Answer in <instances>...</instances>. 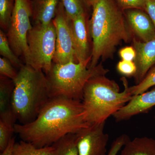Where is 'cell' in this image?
<instances>
[{
  "label": "cell",
  "instance_id": "83f0119b",
  "mask_svg": "<svg viewBox=\"0 0 155 155\" xmlns=\"http://www.w3.org/2000/svg\"><path fill=\"white\" fill-rule=\"evenodd\" d=\"M119 55L123 61H134L136 56L135 49L132 46H126L119 51Z\"/></svg>",
  "mask_w": 155,
  "mask_h": 155
},
{
  "label": "cell",
  "instance_id": "7402d4cb",
  "mask_svg": "<svg viewBox=\"0 0 155 155\" xmlns=\"http://www.w3.org/2000/svg\"><path fill=\"white\" fill-rule=\"evenodd\" d=\"M153 86H155V66L150 69L139 83L129 87V91L131 95H137L147 91Z\"/></svg>",
  "mask_w": 155,
  "mask_h": 155
},
{
  "label": "cell",
  "instance_id": "7c38bea8",
  "mask_svg": "<svg viewBox=\"0 0 155 155\" xmlns=\"http://www.w3.org/2000/svg\"><path fill=\"white\" fill-rule=\"evenodd\" d=\"M132 43L136 53L134 62L136 66L137 71L134 77L136 84H137L155 66V38L143 42L134 36Z\"/></svg>",
  "mask_w": 155,
  "mask_h": 155
},
{
  "label": "cell",
  "instance_id": "1f68e13d",
  "mask_svg": "<svg viewBox=\"0 0 155 155\" xmlns=\"http://www.w3.org/2000/svg\"></svg>",
  "mask_w": 155,
  "mask_h": 155
},
{
  "label": "cell",
  "instance_id": "d4e9b609",
  "mask_svg": "<svg viewBox=\"0 0 155 155\" xmlns=\"http://www.w3.org/2000/svg\"><path fill=\"white\" fill-rule=\"evenodd\" d=\"M116 69L119 73L126 77H134L137 71L136 66L134 61L122 60L117 64Z\"/></svg>",
  "mask_w": 155,
  "mask_h": 155
},
{
  "label": "cell",
  "instance_id": "4316f807",
  "mask_svg": "<svg viewBox=\"0 0 155 155\" xmlns=\"http://www.w3.org/2000/svg\"><path fill=\"white\" fill-rule=\"evenodd\" d=\"M123 11L129 9H139L145 11L146 0H116Z\"/></svg>",
  "mask_w": 155,
  "mask_h": 155
},
{
  "label": "cell",
  "instance_id": "3957f363",
  "mask_svg": "<svg viewBox=\"0 0 155 155\" xmlns=\"http://www.w3.org/2000/svg\"><path fill=\"white\" fill-rule=\"evenodd\" d=\"M121 80L124 86L122 91L118 84L106 75L94 76L87 82L81 102L84 119L90 125L106 122L132 98L127 79L123 76Z\"/></svg>",
  "mask_w": 155,
  "mask_h": 155
},
{
  "label": "cell",
  "instance_id": "4fadbf2b",
  "mask_svg": "<svg viewBox=\"0 0 155 155\" xmlns=\"http://www.w3.org/2000/svg\"><path fill=\"white\" fill-rule=\"evenodd\" d=\"M155 106V88L133 96L130 101L113 116L116 122L125 121L136 115L147 113Z\"/></svg>",
  "mask_w": 155,
  "mask_h": 155
},
{
  "label": "cell",
  "instance_id": "30bf717a",
  "mask_svg": "<svg viewBox=\"0 0 155 155\" xmlns=\"http://www.w3.org/2000/svg\"><path fill=\"white\" fill-rule=\"evenodd\" d=\"M87 14H81L70 19V27L78 62L90 61L91 58L92 41Z\"/></svg>",
  "mask_w": 155,
  "mask_h": 155
},
{
  "label": "cell",
  "instance_id": "5bb4252c",
  "mask_svg": "<svg viewBox=\"0 0 155 155\" xmlns=\"http://www.w3.org/2000/svg\"><path fill=\"white\" fill-rule=\"evenodd\" d=\"M14 81L0 75V120L15 125L17 119L12 108Z\"/></svg>",
  "mask_w": 155,
  "mask_h": 155
},
{
  "label": "cell",
  "instance_id": "9c48e42d",
  "mask_svg": "<svg viewBox=\"0 0 155 155\" xmlns=\"http://www.w3.org/2000/svg\"><path fill=\"white\" fill-rule=\"evenodd\" d=\"M105 123L91 125L77 134L78 155H107L109 137L104 131Z\"/></svg>",
  "mask_w": 155,
  "mask_h": 155
},
{
  "label": "cell",
  "instance_id": "4dcf8cb0",
  "mask_svg": "<svg viewBox=\"0 0 155 155\" xmlns=\"http://www.w3.org/2000/svg\"><path fill=\"white\" fill-rule=\"evenodd\" d=\"M87 1H88L89 4L90 6L92 7L98 0H87Z\"/></svg>",
  "mask_w": 155,
  "mask_h": 155
},
{
  "label": "cell",
  "instance_id": "e0dca14e",
  "mask_svg": "<svg viewBox=\"0 0 155 155\" xmlns=\"http://www.w3.org/2000/svg\"><path fill=\"white\" fill-rule=\"evenodd\" d=\"M51 146L53 149L50 155H79L77 134L64 136Z\"/></svg>",
  "mask_w": 155,
  "mask_h": 155
},
{
  "label": "cell",
  "instance_id": "ffe728a7",
  "mask_svg": "<svg viewBox=\"0 0 155 155\" xmlns=\"http://www.w3.org/2000/svg\"><path fill=\"white\" fill-rule=\"evenodd\" d=\"M69 19L81 14H87V8L91 6L87 0H60Z\"/></svg>",
  "mask_w": 155,
  "mask_h": 155
},
{
  "label": "cell",
  "instance_id": "603a6c76",
  "mask_svg": "<svg viewBox=\"0 0 155 155\" xmlns=\"http://www.w3.org/2000/svg\"><path fill=\"white\" fill-rule=\"evenodd\" d=\"M14 125L8 122L0 120V151L2 152L8 146L13 138Z\"/></svg>",
  "mask_w": 155,
  "mask_h": 155
},
{
  "label": "cell",
  "instance_id": "7a4b0ae2",
  "mask_svg": "<svg viewBox=\"0 0 155 155\" xmlns=\"http://www.w3.org/2000/svg\"><path fill=\"white\" fill-rule=\"evenodd\" d=\"M92 7L89 21L92 41L89 68L96 67L101 59L113 58L116 47L122 41H132L134 37L124 11L116 0H98Z\"/></svg>",
  "mask_w": 155,
  "mask_h": 155
},
{
  "label": "cell",
  "instance_id": "484cf974",
  "mask_svg": "<svg viewBox=\"0 0 155 155\" xmlns=\"http://www.w3.org/2000/svg\"><path fill=\"white\" fill-rule=\"evenodd\" d=\"M128 136L126 134H122L117 137L111 144L110 148L107 155H117L119 151L130 140Z\"/></svg>",
  "mask_w": 155,
  "mask_h": 155
},
{
  "label": "cell",
  "instance_id": "277c9868",
  "mask_svg": "<svg viewBox=\"0 0 155 155\" xmlns=\"http://www.w3.org/2000/svg\"><path fill=\"white\" fill-rule=\"evenodd\" d=\"M12 108L20 124L32 122L50 98L46 76L41 70L24 64L14 80Z\"/></svg>",
  "mask_w": 155,
  "mask_h": 155
},
{
  "label": "cell",
  "instance_id": "cb8c5ba5",
  "mask_svg": "<svg viewBox=\"0 0 155 155\" xmlns=\"http://www.w3.org/2000/svg\"><path fill=\"white\" fill-rule=\"evenodd\" d=\"M11 62L4 58H0V75L8 78L13 81L16 79L18 72Z\"/></svg>",
  "mask_w": 155,
  "mask_h": 155
},
{
  "label": "cell",
  "instance_id": "6da1fadb",
  "mask_svg": "<svg viewBox=\"0 0 155 155\" xmlns=\"http://www.w3.org/2000/svg\"><path fill=\"white\" fill-rule=\"evenodd\" d=\"M91 125L84 119L81 101L57 97L48 100L32 122L15 124L14 130L22 140L41 148L51 146L64 136L79 133Z\"/></svg>",
  "mask_w": 155,
  "mask_h": 155
},
{
  "label": "cell",
  "instance_id": "f1b7e54d",
  "mask_svg": "<svg viewBox=\"0 0 155 155\" xmlns=\"http://www.w3.org/2000/svg\"><path fill=\"white\" fill-rule=\"evenodd\" d=\"M145 11L149 15L155 25V0H146Z\"/></svg>",
  "mask_w": 155,
  "mask_h": 155
},
{
  "label": "cell",
  "instance_id": "52a82bcc",
  "mask_svg": "<svg viewBox=\"0 0 155 155\" xmlns=\"http://www.w3.org/2000/svg\"><path fill=\"white\" fill-rule=\"evenodd\" d=\"M31 0H15L14 10L8 30L6 33L13 51L24 62L28 57L27 35L32 28L30 18L32 17Z\"/></svg>",
  "mask_w": 155,
  "mask_h": 155
},
{
  "label": "cell",
  "instance_id": "44dd1931",
  "mask_svg": "<svg viewBox=\"0 0 155 155\" xmlns=\"http://www.w3.org/2000/svg\"><path fill=\"white\" fill-rule=\"evenodd\" d=\"M15 0H0V27L8 32L14 10Z\"/></svg>",
  "mask_w": 155,
  "mask_h": 155
},
{
  "label": "cell",
  "instance_id": "2e32d148",
  "mask_svg": "<svg viewBox=\"0 0 155 155\" xmlns=\"http://www.w3.org/2000/svg\"><path fill=\"white\" fill-rule=\"evenodd\" d=\"M120 155H155V139L147 137L130 139L122 148Z\"/></svg>",
  "mask_w": 155,
  "mask_h": 155
},
{
  "label": "cell",
  "instance_id": "9a60e30c",
  "mask_svg": "<svg viewBox=\"0 0 155 155\" xmlns=\"http://www.w3.org/2000/svg\"><path fill=\"white\" fill-rule=\"evenodd\" d=\"M60 0H31L34 24H48L52 21Z\"/></svg>",
  "mask_w": 155,
  "mask_h": 155
},
{
  "label": "cell",
  "instance_id": "ac0fdd59",
  "mask_svg": "<svg viewBox=\"0 0 155 155\" xmlns=\"http://www.w3.org/2000/svg\"><path fill=\"white\" fill-rule=\"evenodd\" d=\"M53 149L52 146L38 148L30 143L22 140L15 143L11 155H50Z\"/></svg>",
  "mask_w": 155,
  "mask_h": 155
},
{
  "label": "cell",
  "instance_id": "5b68a950",
  "mask_svg": "<svg viewBox=\"0 0 155 155\" xmlns=\"http://www.w3.org/2000/svg\"><path fill=\"white\" fill-rule=\"evenodd\" d=\"M90 63H53L51 69L45 74L50 98L63 97L82 101L87 82L91 78L106 75L109 71L104 68L102 62L93 68H88Z\"/></svg>",
  "mask_w": 155,
  "mask_h": 155
},
{
  "label": "cell",
  "instance_id": "8992f818",
  "mask_svg": "<svg viewBox=\"0 0 155 155\" xmlns=\"http://www.w3.org/2000/svg\"><path fill=\"white\" fill-rule=\"evenodd\" d=\"M28 57L25 64L47 74L51 67L56 50V28L52 21L34 24L27 35Z\"/></svg>",
  "mask_w": 155,
  "mask_h": 155
},
{
  "label": "cell",
  "instance_id": "d6986e66",
  "mask_svg": "<svg viewBox=\"0 0 155 155\" xmlns=\"http://www.w3.org/2000/svg\"><path fill=\"white\" fill-rule=\"evenodd\" d=\"M0 54L8 60L15 68L19 69L24 65L19 58L13 51L5 32L0 30Z\"/></svg>",
  "mask_w": 155,
  "mask_h": 155
},
{
  "label": "cell",
  "instance_id": "8fae6325",
  "mask_svg": "<svg viewBox=\"0 0 155 155\" xmlns=\"http://www.w3.org/2000/svg\"><path fill=\"white\" fill-rule=\"evenodd\" d=\"M125 18L134 36L143 42L155 38V25L149 15L141 9L124 11Z\"/></svg>",
  "mask_w": 155,
  "mask_h": 155
},
{
  "label": "cell",
  "instance_id": "ba28073f",
  "mask_svg": "<svg viewBox=\"0 0 155 155\" xmlns=\"http://www.w3.org/2000/svg\"><path fill=\"white\" fill-rule=\"evenodd\" d=\"M52 22L56 31V50L53 63L65 64L78 63L74 47L70 19L60 1Z\"/></svg>",
  "mask_w": 155,
  "mask_h": 155
},
{
  "label": "cell",
  "instance_id": "f546056e",
  "mask_svg": "<svg viewBox=\"0 0 155 155\" xmlns=\"http://www.w3.org/2000/svg\"><path fill=\"white\" fill-rule=\"evenodd\" d=\"M15 143V137H13L9 142L8 144L5 149L1 152L0 155H11Z\"/></svg>",
  "mask_w": 155,
  "mask_h": 155
}]
</instances>
